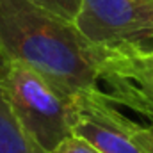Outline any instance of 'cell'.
I'll list each match as a JSON object with an SVG mask.
<instances>
[{"mask_svg": "<svg viewBox=\"0 0 153 153\" xmlns=\"http://www.w3.org/2000/svg\"><path fill=\"white\" fill-rule=\"evenodd\" d=\"M71 103V135L87 141L102 153H144L135 141L141 123L93 93L73 96Z\"/></svg>", "mask_w": 153, "mask_h": 153, "instance_id": "cell-5", "label": "cell"}, {"mask_svg": "<svg viewBox=\"0 0 153 153\" xmlns=\"http://www.w3.org/2000/svg\"><path fill=\"white\" fill-rule=\"evenodd\" d=\"M135 141L137 144L144 150V153H153V121L139 126L135 132Z\"/></svg>", "mask_w": 153, "mask_h": 153, "instance_id": "cell-9", "label": "cell"}, {"mask_svg": "<svg viewBox=\"0 0 153 153\" xmlns=\"http://www.w3.org/2000/svg\"><path fill=\"white\" fill-rule=\"evenodd\" d=\"M30 2L48 9L50 13H53L68 22H75L76 14L80 11V5H82V0H30Z\"/></svg>", "mask_w": 153, "mask_h": 153, "instance_id": "cell-7", "label": "cell"}, {"mask_svg": "<svg viewBox=\"0 0 153 153\" xmlns=\"http://www.w3.org/2000/svg\"><path fill=\"white\" fill-rule=\"evenodd\" d=\"M7 66H9V61L4 57V53L0 52V80L4 78V75H5V71H7Z\"/></svg>", "mask_w": 153, "mask_h": 153, "instance_id": "cell-10", "label": "cell"}, {"mask_svg": "<svg viewBox=\"0 0 153 153\" xmlns=\"http://www.w3.org/2000/svg\"><path fill=\"white\" fill-rule=\"evenodd\" d=\"M0 52L68 96L93 93L98 45L30 0H0Z\"/></svg>", "mask_w": 153, "mask_h": 153, "instance_id": "cell-1", "label": "cell"}, {"mask_svg": "<svg viewBox=\"0 0 153 153\" xmlns=\"http://www.w3.org/2000/svg\"><path fill=\"white\" fill-rule=\"evenodd\" d=\"M73 25L100 46L148 43L153 38V0H82Z\"/></svg>", "mask_w": 153, "mask_h": 153, "instance_id": "cell-4", "label": "cell"}, {"mask_svg": "<svg viewBox=\"0 0 153 153\" xmlns=\"http://www.w3.org/2000/svg\"><path fill=\"white\" fill-rule=\"evenodd\" d=\"M50 153H102V152L96 150L87 141L76 137V135H68L61 144L55 146L53 152H50Z\"/></svg>", "mask_w": 153, "mask_h": 153, "instance_id": "cell-8", "label": "cell"}, {"mask_svg": "<svg viewBox=\"0 0 153 153\" xmlns=\"http://www.w3.org/2000/svg\"><path fill=\"white\" fill-rule=\"evenodd\" d=\"M93 94L153 121V46L148 43L98 45Z\"/></svg>", "mask_w": 153, "mask_h": 153, "instance_id": "cell-3", "label": "cell"}, {"mask_svg": "<svg viewBox=\"0 0 153 153\" xmlns=\"http://www.w3.org/2000/svg\"><path fill=\"white\" fill-rule=\"evenodd\" d=\"M20 125L46 153L71 135V98L20 62H9L0 80Z\"/></svg>", "mask_w": 153, "mask_h": 153, "instance_id": "cell-2", "label": "cell"}, {"mask_svg": "<svg viewBox=\"0 0 153 153\" xmlns=\"http://www.w3.org/2000/svg\"><path fill=\"white\" fill-rule=\"evenodd\" d=\"M0 153H46L14 116L0 85Z\"/></svg>", "mask_w": 153, "mask_h": 153, "instance_id": "cell-6", "label": "cell"}]
</instances>
